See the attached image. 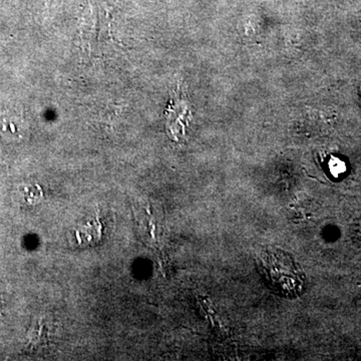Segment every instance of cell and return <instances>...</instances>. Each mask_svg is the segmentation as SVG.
Listing matches in <instances>:
<instances>
[{
  "label": "cell",
  "instance_id": "obj_4",
  "mask_svg": "<svg viewBox=\"0 0 361 361\" xmlns=\"http://www.w3.org/2000/svg\"><path fill=\"white\" fill-rule=\"evenodd\" d=\"M21 201L25 203L32 204L37 203L42 199V191L40 188L37 186H25L20 190Z\"/></svg>",
  "mask_w": 361,
  "mask_h": 361
},
{
  "label": "cell",
  "instance_id": "obj_1",
  "mask_svg": "<svg viewBox=\"0 0 361 361\" xmlns=\"http://www.w3.org/2000/svg\"><path fill=\"white\" fill-rule=\"evenodd\" d=\"M259 268L273 291L286 298H295L305 288V275L290 254L267 248L259 256Z\"/></svg>",
  "mask_w": 361,
  "mask_h": 361
},
{
  "label": "cell",
  "instance_id": "obj_5",
  "mask_svg": "<svg viewBox=\"0 0 361 361\" xmlns=\"http://www.w3.org/2000/svg\"><path fill=\"white\" fill-rule=\"evenodd\" d=\"M360 90H361V89H360ZM360 92H361V90H360Z\"/></svg>",
  "mask_w": 361,
  "mask_h": 361
},
{
  "label": "cell",
  "instance_id": "obj_2",
  "mask_svg": "<svg viewBox=\"0 0 361 361\" xmlns=\"http://www.w3.org/2000/svg\"><path fill=\"white\" fill-rule=\"evenodd\" d=\"M27 129L25 123L18 116L1 114L0 115V135L7 140L20 141L25 137Z\"/></svg>",
  "mask_w": 361,
  "mask_h": 361
},
{
  "label": "cell",
  "instance_id": "obj_3",
  "mask_svg": "<svg viewBox=\"0 0 361 361\" xmlns=\"http://www.w3.org/2000/svg\"><path fill=\"white\" fill-rule=\"evenodd\" d=\"M325 161V168H326L329 174L334 178H339L345 174L348 170L345 161L336 156H329Z\"/></svg>",
  "mask_w": 361,
  "mask_h": 361
}]
</instances>
